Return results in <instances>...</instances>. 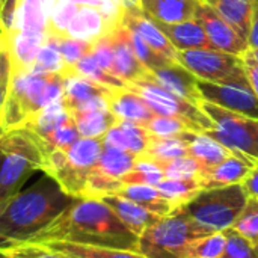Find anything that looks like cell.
<instances>
[{
  "mask_svg": "<svg viewBox=\"0 0 258 258\" xmlns=\"http://www.w3.org/2000/svg\"><path fill=\"white\" fill-rule=\"evenodd\" d=\"M124 8H132V6H138L141 8V0H118Z\"/></svg>",
  "mask_w": 258,
  "mask_h": 258,
  "instance_id": "obj_49",
  "label": "cell"
},
{
  "mask_svg": "<svg viewBox=\"0 0 258 258\" xmlns=\"http://www.w3.org/2000/svg\"><path fill=\"white\" fill-rule=\"evenodd\" d=\"M136 159L138 157L128 151L104 145L103 153L98 159V163L95 165L94 169L97 172H100L101 175H106L116 181H121V178L132 171Z\"/></svg>",
  "mask_w": 258,
  "mask_h": 258,
  "instance_id": "obj_30",
  "label": "cell"
},
{
  "mask_svg": "<svg viewBox=\"0 0 258 258\" xmlns=\"http://www.w3.org/2000/svg\"><path fill=\"white\" fill-rule=\"evenodd\" d=\"M63 100V76L14 70L0 116V133L26 127L42 109Z\"/></svg>",
  "mask_w": 258,
  "mask_h": 258,
  "instance_id": "obj_4",
  "label": "cell"
},
{
  "mask_svg": "<svg viewBox=\"0 0 258 258\" xmlns=\"http://www.w3.org/2000/svg\"><path fill=\"white\" fill-rule=\"evenodd\" d=\"M0 116H2V115H0Z\"/></svg>",
  "mask_w": 258,
  "mask_h": 258,
  "instance_id": "obj_55",
  "label": "cell"
},
{
  "mask_svg": "<svg viewBox=\"0 0 258 258\" xmlns=\"http://www.w3.org/2000/svg\"><path fill=\"white\" fill-rule=\"evenodd\" d=\"M29 71L33 74H60L65 77L68 76L70 70L65 65L56 44L51 39L45 38Z\"/></svg>",
  "mask_w": 258,
  "mask_h": 258,
  "instance_id": "obj_33",
  "label": "cell"
},
{
  "mask_svg": "<svg viewBox=\"0 0 258 258\" xmlns=\"http://www.w3.org/2000/svg\"><path fill=\"white\" fill-rule=\"evenodd\" d=\"M113 27L101 11L95 6H80L67 29V35L80 41L94 44L100 38L110 33Z\"/></svg>",
  "mask_w": 258,
  "mask_h": 258,
  "instance_id": "obj_18",
  "label": "cell"
},
{
  "mask_svg": "<svg viewBox=\"0 0 258 258\" xmlns=\"http://www.w3.org/2000/svg\"><path fill=\"white\" fill-rule=\"evenodd\" d=\"M165 174V178L169 180H187L198 178L203 172V166L190 156H183L160 165Z\"/></svg>",
  "mask_w": 258,
  "mask_h": 258,
  "instance_id": "obj_41",
  "label": "cell"
},
{
  "mask_svg": "<svg viewBox=\"0 0 258 258\" xmlns=\"http://www.w3.org/2000/svg\"><path fill=\"white\" fill-rule=\"evenodd\" d=\"M12 74H14V65H12L9 45H8L6 36H2L0 38V115H2L3 104L6 101Z\"/></svg>",
  "mask_w": 258,
  "mask_h": 258,
  "instance_id": "obj_44",
  "label": "cell"
},
{
  "mask_svg": "<svg viewBox=\"0 0 258 258\" xmlns=\"http://www.w3.org/2000/svg\"><path fill=\"white\" fill-rule=\"evenodd\" d=\"M156 23L177 50H192V48L215 50L210 39L207 38L204 27L197 18L175 23V24H166L157 20Z\"/></svg>",
  "mask_w": 258,
  "mask_h": 258,
  "instance_id": "obj_21",
  "label": "cell"
},
{
  "mask_svg": "<svg viewBox=\"0 0 258 258\" xmlns=\"http://www.w3.org/2000/svg\"><path fill=\"white\" fill-rule=\"evenodd\" d=\"M198 88L201 91L203 100L231 112L258 119V97L249 85L248 77L225 83H210L200 80Z\"/></svg>",
  "mask_w": 258,
  "mask_h": 258,
  "instance_id": "obj_11",
  "label": "cell"
},
{
  "mask_svg": "<svg viewBox=\"0 0 258 258\" xmlns=\"http://www.w3.org/2000/svg\"><path fill=\"white\" fill-rule=\"evenodd\" d=\"M80 5L73 0H56L47 26V35L51 36H65L70 23L73 21L74 15L77 14Z\"/></svg>",
  "mask_w": 258,
  "mask_h": 258,
  "instance_id": "obj_37",
  "label": "cell"
},
{
  "mask_svg": "<svg viewBox=\"0 0 258 258\" xmlns=\"http://www.w3.org/2000/svg\"><path fill=\"white\" fill-rule=\"evenodd\" d=\"M103 138H80L67 151L53 150L47 159L44 174L53 177L73 198L83 197L88 177L103 153Z\"/></svg>",
  "mask_w": 258,
  "mask_h": 258,
  "instance_id": "obj_5",
  "label": "cell"
},
{
  "mask_svg": "<svg viewBox=\"0 0 258 258\" xmlns=\"http://www.w3.org/2000/svg\"><path fill=\"white\" fill-rule=\"evenodd\" d=\"M257 160L242 153H234L219 165L203 169L201 175L198 177V181L203 190L242 184L243 180L249 175V172L257 166Z\"/></svg>",
  "mask_w": 258,
  "mask_h": 258,
  "instance_id": "obj_13",
  "label": "cell"
},
{
  "mask_svg": "<svg viewBox=\"0 0 258 258\" xmlns=\"http://www.w3.org/2000/svg\"><path fill=\"white\" fill-rule=\"evenodd\" d=\"M109 92H110V88L101 86L83 76L71 74V76L63 77V100L62 101L68 110H73L77 106L95 97L107 98Z\"/></svg>",
  "mask_w": 258,
  "mask_h": 258,
  "instance_id": "obj_27",
  "label": "cell"
},
{
  "mask_svg": "<svg viewBox=\"0 0 258 258\" xmlns=\"http://www.w3.org/2000/svg\"><path fill=\"white\" fill-rule=\"evenodd\" d=\"M113 56H115V74L125 83L142 80L148 76L150 70L138 59L130 41L127 38L125 27L121 24L109 33Z\"/></svg>",
  "mask_w": 258,
  "mask_h": 258,
  "instance_id": "obj_16",
  "label": "cell"
},
{
  "mask_svg": "<svg viewBox=\"0 0 258 258\" xmlns=\"http://www.w3.org/2000/svg\"><path fill=\"white\" fill-rule=\"evenodd\" d=\"M70 113L82 138L100 139L118 122V118L109 109L76 110Z\"/></svg>",
  "mask_w": 258,
  "mask_h": 258,
  "instance_id": "obj_28",
  "label": "cell"
},
{
  "mask_svg": "<svg viewBox=\"0 0 258 258\" xmlns=\"http://www.w3.org/2000/svg\"><path fill=\"white\" fill-rule=\"evenodd\" d=\"M144 127L156 138H178L186 132H194L183 119L163 115H154L147 124H144Z\"/></svg>",
  "mask_w": 258,
  "mask_h": 258,
  "instance_id": "obj_40",
  "label": "cell"
},
{
  "mask_svg": "<svg viewBox=\"0 0 258 258\" xmlns=\"http://www.w3.org/2000/svg\"><path fill=\"white\" fill-rule=\"evenodd\" d=\"M248 42L251 48L258 50V0H254V14H252V23H251Z\"/></svg>",
  "mask_w": 258,
  "mask_h": 258,
  "instance_id": "obj_48",
  "label": "cell"
},
{
  "mask_svg": "<svg viewBox=\"0 0 258 258\" xmlns=\"http://www.w3.org/2000/svg\"><path fill=\"white\" fill-rule=\"evenodd\" d=\"M242 187L249 198H258V163L257 166L249 172V175L243 180Z\"/></svg>",
  "mask_w": 258,
  "mask_h": 258,
  "instance_id": "obj_47",
  "label": "cell"
},
{
  "mask_svg": "<svg viewBox=\"0 0 258 258\" xmlns=\"http://www.w3.org/2000/svg\"><path fill=\"white\" fill-rule=\"evenodd\" d=\"M71 74H79V76H83L101 86H106V88H110V89H116V88H125V82L121 80L119 77L107 73L104 68H101L98 65V62L92 57V54L89 53L88 56H85L71 71L68 76Z\"/></svg>",
  "mask_w": 258,
  "mask_h": 258,
  "instance_id": "obj_34",
  "label": "cell"
},
{
  "mask_svg": "<svg viewBox=\"0 0 258 258\" xmlns=\"http://www.w3.org/2000/svg\"><path fill=\"white\" fill-rule=\"evenodd\" d=\"M177 62L203 82L225 83L246 77L242 56L224 53L219 50H178Z\"/></svg>",
  "mask_w": 258,
  "mask_h": 258,
  "instance_id": "obj_10",
  "label": "cell"
},
{
  "mask_svg": "<svg viewBox=\"0 0 258 258\" xmlns=\"http://www.w3.org/2000/svg\"><path fill=\"white\" fill-rule=\"evenodd\" d=\"M248 195L242 184L201 190L183 210L194 222L209 233L225 231L234 225L243 212Z\"/></svg>",
  "mask_w": 258,
  "mask_h": 258,
  "instance_id": "obj_7",
  "label": "cell"
},
{
  "mask_svg": "<svg viewBox=\"0 0 258 258\" xmlns=\"http://www.w3.org/2000/svg\"><path fill=\"white\" fill-rule=\"evenodd\" d=\"M227 246L225 231L210 233L194 240L189 246V258H221Z\"/></svg>",
  "mask_w": 258,
  "mask_h": 258,
  "instance_id": "obj_39",
  "label": "cell"
},
{
  "mask_svg": "<svg viewBox=\"0 0 258 258\" xmlns=\"http://www.w3.org/2000/svg\"><path fill=\"white\" fill-rule=\"evenodd\" d=\"M165 178L163 169L159 163L147 157H138L135 166L121 178L122 184H150L157 186Z\"/></svg>",
  "mask_w": 258,
  "mask_h": 258,
  "instance_id": "obj_35",
  "label": "cell"
},
{
  "mask_svg": "<svg viewBox=\"0 0 258 258\" xmlns=\"http://www.w3.org/2000/svg\"><path fill=\"white\" fill-rule=\"evenodd\" d=\"M227 246L221 258H258V248L233 227L225 230Z\"/></svg>",
  "mask_w": 258,
  "mask_h": 258,
  "instance_id": "obj_43",
  "label": "cell"
},
{
  "mask_svg": "<svg viewBox=\"0 0 258 258\" xmlns=\"http://www.w3.org/2000/svg\"><path fill=\"white\" fill-rule=\"evenodd\" d=\"M112 195L122 197L125 200H130L136 203L138 206L147 209L151 213H156L159 216H169L175 213L171 207V204L162 197L157 186L150 184H122L116 192Z\"/></svg>",
  "mask_w": 258,
  "mask_h": 258,
  "instance_id": "obj_26",
  "label": "cell"
},
{
  "mask_svg": "<svg viewBox=\"0 0 258 258\" xmlns=\"http://www.w3.org/2000/svg\"><path fill=\"white\" fill-rule=\"evenodd\" d=\"M106 100L109 110L118 118V121H130L144 125L156 115L151 107L128 88L110 89Z\"/></svg>",
  "mask_w": 258,
  "mask_h": 258,
  "instance_id": "obj_17",
  "label": "cell"
},
{
  "mask_svg": "<svg viewBox=\"0 0 258 258\" xmlns=\"http://www.w3.org/2000/svg\"><path fill=\"white\" fill-rule=\"evenodd\" d=\"M195 18L204 27L207 38L210 39L215 50L230 53V54H236V56H242L249 48L248 39H245L234 27H231L204 0H201Z\"/></svg>",
  "mask_w": 258,
  "mask_h": 258,
  "instance_id": "obj_12",
  "label": "cell"
},
{
  "mask_svg": "<svg viewBox=\"0 0 258 258\" xmlns=\"http://www.w3.org/2000/svg\"><path fill=\"white\" fill-rule=\"evenodd\" d=\"M50 153L45 142L27 127L0 133V212L36 171H45Z\"/></svg>",
  "mask_w": 258,
  "mask_h": 258,
  "instance_id": "obj_3",
  "label": "cell"
},
{
  "mask_svg": "<svg viewBox=\"0 0 258 258\" xmlns=\"http://www.w3.org/2000/svg\"><path fill=\"white\" fill-rule=\"evenodd\" d=\"M121 24L125 26L127 29L133 30L135 33H138L154 50H157L159 53H162L166 57L177 62L178 50L165 36V33L157 26L156 20L151 15H148L142 8H138V6L124 8Z\"/></svg>",
  "mask_w": 258,
  "mask_h": 258,
  "instance_id": "obj_14",
  "label": "cell"
},
{
  "mask_svg": "<svg viewBox=\"0 0 258 258\" xmlns=\"http://www.w3.org/2000/svg\"><path fill=\"white\" fill-rule=\"evenodd\" d=\"M180 138L187 142V154L194 157L203 169L213 168L236 153L206 133L186 132Z\"/></svg>",
  "mask_w": 258,
  "mask_h": 258,
  "instance_id": "obj_22",
  "label": "cell"
},
{
  "mask_svg": "<svg viewBox=\"0 0 258 258\" xmlns=\"http://www.w3.org/2000/svg\"><path fill=\"white\" fill-rule=\"evenodd\" d=\"M148 77L166 91L190 101L192 104L198 106L203 100L201 91L198 88V77L178 62H172L166 67L153 70L148 73Z\"/></svg>",
  "mask_w": 258,
  "mask_h": 258,
  "instance_id": "obj_15",
  "label": "cell"
},
{
  "mask_svg": "<svg viewBox=\"0 0 258 258\" xmlns=\"http://www.w3.org/2000/svg\"><path fill=\"white\" fill-rule=\"evenodd\" d=\"M3 2H5V0H0V6H2V3H3Z\"/></svg>",
  "mask_w": 258,
  "mask_h": 258,
  "instance_id": "obj_53",
  "label": "cell"
},
{
  "mask_svg": "<svg viewBox=\"0 0 258 258\" xmlns=\"http://www.w3.org/2000/svg\"><path fill=\"white\" fill-rule=\"evenodd\" d=\"M150 133L142 124L130 121H118L104 136L103 144L106 147L118 148L135 154L136 157L142 156L148 147Z\"/></svg>",
  "mask_w": 258,
  "mask_h": 258,
  "instance_id": "obj_19",
  "label": "cell"
},
{
  "mask_svg": "<svg viewBox=\"0 0 258 258\" xmlns=\"http://www.w3.org/2000/svg\"><path fill=\"white\" fill-rule=\"evenodd\" d=\"M125 27V26H124ZM125 32H127V38L130 41V45L135 51V54L138 56V59L150 70H157V68H162V67H166L175 60L166 57L165 54L159 53L157 50H154L150 44H147L138 33H135L133 30L127 29L125 27Z\"/></svg>",
  "mask_w": 258,
  "mask_h": 258,
  "instance_id": "obj_38",
  "label": "cell"
},
{
  "mask_svg": "<svg viewBox=\"0 0 258 258\" xmlns=\"http://www.w3.org/2000/svg\"><path fill=\"white\" fill-rule=\"evenodd\" d=\"M76 200L44 174L0 212V249L29 243Z\"/></svg>",
  "mask_w": 258,
  "mask_h": 258,
  "instance_id": "obj_2",
  "label": "cell"
},
{
  "mask_svg": "<svg viewBox=\"0 0 258 258\" xmlns=\"http://www.w3.org/2000/svg\"><path fill=\"white\" fill-rule=\"evenodd\" d=\"M5 36H6V41L9 45L14 70L29 71L39 48L44 44L45 35L24 32V30L17 29Z\"/></svg>",
  "mask_w": 258,
  "mask_h": 258,
  "instance_id": "obj_24",
  "label": "cell"
},
{
  "mask_svg": "<svg viewBox=\"0 0 258 258\" xmlns=\"http://www.w3.org/2000/svg\"><path fill=\"white\" fill-rule=\"evenodd\" d=\"M98 200L106 203L115 212V215L125 224V227L136 236H141L145 230H148L163 218L118 195H104Z\"/></svg>",
  "mask_w": 258,
  "mask_h": 258,
  "instance_id": "obj_20",
  "label": "cell"
},
{
  "mask_svg": "<svg viewBox=\"0 0 258 258\" xmlns=\"http://www.w3.org/2000/svg\"><path fill=\"white\" fill-rule=\"evenodd\" d=\"M44 242H70L138 252L139 236L130 231L101 200L80 198L29 243Z\"/></svg>",
  "mask_w": 258,
  "mask_h": 258,
  "instance_id": "obj_1",
  "label": "cell"
},
{
  "mask_svg": "<svg viewBox=\"0 0 258 258\" xmlns=\"http://www.w3.org/2000/svg\"><path fill=\"white\" fill-rule=\"evenodd\" d=\"M0 258H8V257H6V254H5V252H3L2 249H0Z\"/></svg>",
  "mask_w": 258,
  "mask_h": 258,
  "instance_id": "obj_52",
  "label": "cell"
},
{
  "mask_svg": "<svg viewBox=\"0 0 258 258\" xmlns=\"http://www.w3.org/2000/svg\"><path fill=\"white\" fill-rule=\"evenodd\" d=\"M125 88L136 92L156 115L180 118L197 133H206L213 128V121L197 104L166 91L148 76L142 80L127 83Z\"/></svg>",
  "mask_w": 258,
  "mask_h": 258,
  "instance_id": "obj_9",
  "label": "cell"
},
{
  "mask_svg": "<svg viewBox=\"0 0 258 258\" xmlns=\"http://www.w3.org/2000/svg\"><path fill=\"white\" fill-rule=\"evenodd\" d=\"M245 39L249 38L254 0H204ZM249 44V42H248Z\"/></svg>",
  "mask_w": 258,
  "mask_h": 258,
  "instance_id": "obj_25",
  "label": "cell"
},
{
  "mask_svg": "<svg viewBox=\"0 0 258 258\" xmlns=\"http://www.w3.org/2000/svg\"><path fill=\"white\" fill-rule=\"evenodd\" d=\"M233 228L258 248V198H248V203Z\"/></svg>",
  "mask_w": 258,
  "mask_h": 258,
  "instance_id": "obj_42",
  "label": "cell"
},
{
  "mask_svg": "<svg viewBox=\"0 0 258 258\" xmlns=\"http://www.w3.org/2000/svg\"><path fill=\"white\" fill-rule=\"evenodd\" d=\"M251 48V47H249ZM252 50V53H254V56H255V59H257V62H258V50H254V48H251Z\"/></svg>",
  "mask_w": 258,
  "mask_h": 258,
  "instance_id": "obj_51",
  "label": "cell"
},
{
  "mask_svg": "<svg viewBox=\"0 0 258 258\" xmlns=\"http://www.w3.org/2000/svg\"><path fill=\"white\" fill-rule=\"evenodd\" d=\"M207 234L183 210H177L139 236L138 252L147 258H189L190 243Z\"/></svg>",
  "mask_w": 258,
  "mask_h": 258,
  "instance_id": "obj_6",
  "label": "cell"
},
{
  "mask_svg": "<svg viewBox=\"0 0 258 258\" xmlns=\"http://www.w3.org/2000/svg\"><path fill=\"white\" fill-rule=\"evenodd\" d=\"M45 38L51 39L59 53L62 54V59L65 62V65L68 67V70L71 71L85 56H88L91 53V48H92V44L86 42V41H80V39H76V38H71L68 35L65 36H51V35H45ZM68 71V74H70ZM67 77V76H65Z\"/></svg>",
  "mask_w": 258,
  "mask_h": 258,
  "instance_id": "obj_36",
  "label": "cell"
},
{
  "mask_svg": "<svg viewBox=\"0 0 258 258\" xmlns=\"http://www.w3.org/2000/svg\"><path fill=\"white\" fill-rule=\"evenodd\" d=\"M198 107L213 121V128L206 132V135L231 151L242 153L258 162V119L231 112L206 100H201Z\"/></svg>",
  "mask_w": 258,
  "mask_h": 258,
  "instance_id": "obj_8",
  "label": "cell"
},
{
  "mask_svg": "<svg viewBox=\"0 0 258 258\" xmlns=\"http://www.w3.org/2000/svg\"><path fill=\"white\" fill-rule=\"evenodd\" d=\"M53 251L70 258H147L145 255L135 251H122V249H107L97 246L77 245L70 242H44Z\"/></svg>",
  "mask_w": 258,
  "mask_h": 258,
  "instance_id": "obj_29",
  "label": "cell"
},
{
  "mask_svg": "<svg viewBox=\"0 0 258 258\" xmlns=\"http://www.w3.org/2000/svg\"><path fill=\"white\" fill-rule=\"evenodd\" d=\"M67 258H70V257H67Z\"/></svg>",
  "mask_w": 258,
  "mask_h": 258,
  "instance_id": "obj_54",
  "label": "cell"
},
{
  "mask_svg": "<svg viewBox=\"0 0 258 258\" xmlns=\"http://www.w3.org/2000/svg\"><path fill=\"white\" fill-rule=\"evenodd\" d=\"M5 36V32H3V27H2V20H0V38Z\"/></svg>",
  "mask_w": 258,
  "mask_h": 258,
  "instance_id": "obj_50",
  "label": "cell"
},
{
  "mask_svg": "<svg viewBox=\"0 0 258 258\" xmlns=\"http://www.w3.org/2000/svg\"><path fill=\"white\" fill-rule=\"evenodd\" d=\"M2 251L8 258H67L41 243H23Z\"/></svg>",
  "mask_w": 258,
  "mask_h": 258,
  "instance_id": "obj_45",
  "label": "cell"
},
{
  "mask_svg": "<svg viewBox=\"0 0 258 258\" xmlns=\"http://www.w3.org/2000/svg\"><path fill=\"white\" fill-rule=\"evenodd\" d=\"M183 156H189L187 142L183 138H156L150 135L148 147L139 157H147L159 165H163Z\"/></svg>",
  "mask_w": 258,
  "mask_h": 258,
  "instance_id": "obj_32",
  "label": "cell"
},
{
  "mask_svg": "<svg viewBox=\"0 0 258 258\" xmlns=\"http://www.w3.org/2000/svg\"><path fill=\"white\" fill-rule=\"evenodd\" d=\"M201 0H141V8L160 23L175 24L195 18Z\"/></svg>",
  "mask_w": 258,
  "mask_h": 258,
  "instance_id": "obj_23",
  "label": "cell"
},
{
  "mask_svg": "<svg viewBox=\"0 0 258 258\" xmlns=\"http://www.w3.org/2000/svg\"><path fill=\"white\" fill-rule=\"evenodd\" d=\"M157 189L162 194V197L171 204L174 212L183 209L203 190L198 178H187V180L163 178L157 184Z\"/></svg>",
  "mask_w": 258,
  "mask_h": 258,
  "instance_id": "obj_31",
  "label": "cell"
},
{
  "mask_svg": "<svg viewBox=\"0 0 258 258\" xmlns=\"http://www.w3.org/2000/svg\"><path fill=\"white\" fill-rule=\"evenodd\" d=\"M242 59H243V65H245V73H246V77H248V82L249 85L252 86L255 95L258 97V62L252 53L251 48H248L243 54H242Z\"/></svg>",
  "mask_w": 258,
  "mask_h": 258,
  "instance_id": "obj_46",
  "label": "cell"
}]
</instances>
